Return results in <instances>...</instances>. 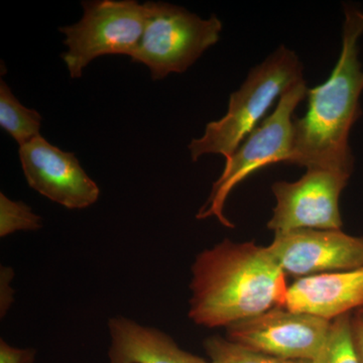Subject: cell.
Returning <instances> with one entry per match:
<instances>
[{
	"label": "cell",
	"mask_w": 363,
	"mask_h": 363,
	"mask_svg": "<svg viewBox=\"0 0 363 363\" xmlns=\"http://www.w3.org/2000/svg\"><path fill=\"white\" fill-rule=\"evenodd\" d=\"M145 30L130 59L147 66L152 80L183 73L220 38L222 23L216 16L203 20L166 2H145Z\"/></svg>",
	"instance_id": "277c9868"
},
{
	"label": "cell",
	"mask_w": 363,
	"mask_h": 363,
	"mask_svg": "<svg viewBox=\"0 0 363 363\" xmlns=\"http://www.w3.org/2000/svg\"><path fill=\"white\" fill-rule=\"evenodd\" d=\"M109 363H210L181 350L168 334L128 318L108 320Z\"/></svg>",
	"instance_id": "7c38bea8"
},
{
	"label": "cell",
	"mask_w": 363,
	"mask_h": 363,
	"mask_svg": "<svg viewBox=\"0 0 363 363\" xmlns=\"http://www.w3.org/2000/svg\"><path fill=\"white\" fill-rule=\"evenodd\" d=\"M35 357L37 350L33 348H16L0 340V363H35Z\"/></svg>",
	"instance_id": "e0dca14e"
},
{
	"label": "cell",
	"mask_w": 363,
	"mask_h": 363,
	"mask_svg": "<svg viewBox=\"0 0 363 363\" xmlns=\"http://www.w3.org/2000/svg\"><path fill=\"white\" fill-rule=\"evenodd\" d=\"M363 33V11L344 6L342 49L330 77L308 89V111L294 118L293 152L289 164L339 169L352 174L351 128L362 116L363 70L358 40Z\"/></svg>",
	"instance_id": "7a4b0ae2"
},
{
	"label": "cell",
	"mask_w": 363,
	"mask_h": 363,
	"mask_svg": "<svg viewBox=\"0 0 363 363\" xmlns=\"http://www.w3.org/2000/svg\"><path fill=\"white\" fill-rule=\"evenodd\" d=\"M42 227V218L33 213L32 208L0 193V238L18 231H38Z\"/></svg>",
	"instance_id": "2e32d148"
},
{
	"label": "cell",
	"mask_w": 363,
	"mask_h": 363,
	"mask_svg": "<svg viewBox=\"0 0 363 363\" xmlns=\"http://www.w3.org/2000/svg\"><path fill=\"white\" fill-rule=\"evenodd\" d=\"M330 326L316 315L276 307L227 327L226 338L274 357L315 362Z\"/></svg>",
	"instance_id": "52a82bcc"
},
{
	"label": "cell",
	"mask_w": 363,
	"mask_h": 363,
	"mask_svg": "<svg viewBox=\"0 0 363 363\" xmlns=\"http://www.w3.org/2000/svg\"><path fill=\"white\" fill-rule=\"evenodd\" d=\"M267 247L286 276L298 279L363 266V238L342 229L303 228L274 233Z\"/></svg>",
	"instance_id": "9c48e42d"
},
{
	"label": "cell",
	"mask_w": 363,
	"mask_h": 363,
	"mask_svg": "<svg viewBox=\"0 0 363 363\" xmlns=\"http://www.w3.org/2000/svg\"><path fill=\"white\" fill-rule=\"evenodd\" d=\"M82 18L60 28L68 48L61 55L71 78H80L89 63L105 55L133 56L142 40L147 11L135 0L82 2Z\"/></svg>",
	"instance_id": "8992f818"
},
{
	"label": "cell",
	"mask_w": 363,
	"mask_h": 363,
	"mask_svg": "<svg viewBox=\"0 0 363 363\" xmlns=\"http://www.w3.org/2000/svg\"><path fill=\"white\" fill-rule=\"evenodd\" d=\"M352 314L332 320L323 350L314 363H360L351 334Z\"/></svg>",
	"instance_id": "9a60e30c"
},
{
	"label": "cell",
	"mask_w": 363,
	"mask_h": 363,
	"mask_svg": "<svg viewBox=\"0 0 363 363\" xmlns=\"http://www.w3.org/2000/svg\"><path fill=\"white\" fill-rule=\"evenodd\" d=\"M350 176L339 169L310 168L300 180L272 184L277 204L267 228L274 233L303 228H342L339 198Z\"/></svg>",
	"instance_id": "ba28073f"
},
{
	"label": "cell",
	"mask_w": 363,
	"mask_h": 363,
	"mask_svg": "<svg viewBox=\"0 0 363 363\" xmlns=\"http://www.w3.org/2000/svg\"><path fill=\"white\" fill-rule=\"evenodd\" d=\"M28 185L68 209H84L97 202L100 189L73 152H64L37 136L18 150Z\"/></svg>",
	"instance_id": "30bf717a"
},
{
	"label": "cell",
	"mask_w": 363,
	"mask_h": 363,
	"mask_svg": "<svg viewBox=\"0 0 363 363\" xmlns=\"http://www.w3.org/2000/svg\"><path fill=\"white\" fill-rule=\"evenodd\" d=\"M203 345L209 357L210 363H314L308 360L274 357L219 335L205 339Z\"/></svg>",
	"instance_id": "5bb4252c"
},
{
	"label": "cell",
	"mask_w": 363,
	"mask_h": 363,
	"mask_svg": "<svg viewBox=\"0 0 363 363\" xmlns=\"http://www.w3.org/2000/svg\"><path fill=\"white\" fill-rule=\"evenodd\" d=\"M351 334L360 363H363V309L353 313L351 317Z\"/></svg>",
	"instance_id": "d6986e66"
},
{
	"label": "cell",
	"mask_w": 363,
	"mask_h": 363,
	"mask_svg": "<svg viewBox=\"0 0 363 363\" xmlns=\"http://www.w3.org/2000/svg\"><path fill=\"white\" fill-rule=\"evenodd\" d=\"M13 269L1 266L0 269V315L1 319L6 316L13 303V290L11 281L13 279Z\"/></svg>",
	"instance_id": "ac0fdd59"
},
{
	"label": "cell",
	"mask_w": 363,
	"mask_h": 363,
	"mask_svg": "<svg viewBox=\"0 0 363 363\" xmlns=\"http://www.w3.org/2000/svg\"><path fill=\"white\" fill-rule=\"evenodd\" d=\"M307 93L306 81L302 79L281 94L274 111L250 133L225 162L221 176L213 184L209 198L197 214L198 219L215 216L224 226L233 227L223 209L233 188L259 169L290 161L293 152V113Z\"/></svg>",
	"instance_id": "5b68a950"
},
{
	"label": "cell",
	"mask_w": 363,
	"mask_h": 363,
	"mask_svg": "<svg viewBox=\"0 0 363 363\" xmlns=\"http://www.w3.org/2000/svg\"><path fill=\"white\" fill-rule=\"evenodd\" d=\"M303 69L295 52L284 45L279 47L252 69L240 89L230 95L225 116L208 123L204 135L192 140L191 159L196 162L204 155L218 154L229 161L272 102L304 79Z\"/></svg>",
	"instance_id": "3957f363"
},
{
	"label": "cell",
	"mask_w": 363,
	"mask_h": 363,
	"mask_svg": "<svg viewBox=\"0 0 363 363\" xmlns=\"http://www.w3.org/2000/svg\"><path fill=\"white\" fill-rule=\"evenodd\" d=\"M189 317L206 328L230 326L286 307V274L267 247L224 240L193 262Z\"/></svg>",
	"instance_id": "6da1fadb"
},
{
	"label": "cell",
	"mask_w": 363,
	"mask_h": 363,
	"mask_svg": "<svg viewBox=\"0 0 363 363\" xmlns=\"http://www.w3.org/2000/svg\"><path fill=\"white\" fill-rule=\"evenodd\" d=\"M286 307L329 321L363 309V266L298 279L289 286Z\"/></svg>",
	"instance_id": "8fae6325"
},
{
	"label": "cell",
	"mask_w": 363,
	"mask_h": 363,
	"mask_svg": "<svg viewBox=\"0 0 363 363\" xmlns=\"http://www.w3.org/2000/svg\"><path fill=\"white\" fill-rule=\"evenodd\" d=\"M42 116L26 108L14 96L6 81H0V126L23 147L40 135Z\"/></svg>",
	"instance_id": "4fadbf2b"
}]
</instances>
